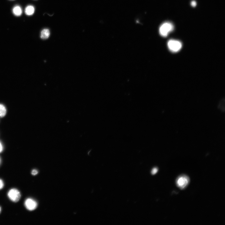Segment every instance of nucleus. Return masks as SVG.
<instances>
[{
	"mask_svg": "<svg viewBox=\"0 0 225 225\" xmlns=\"http://www.w3.org/2000/svg\"><path fill=\"white\" fill-rule=\"evenodd\" d=\"M168 47L169 49L173 53L179 51L182 47V44L180 41L175 40H170L168 42Z\"/></svg>",
	"mask_w": 225,
	"mask_h": 225,
	"instance_id": "7ed1b4c3",
	"label": "nucleus"
},
{
	"mask_svg": "<svg viewBox=\"0 0 225 225\" xmlns=\"http://www.w3.org/2000/svg\"><path fill=\"white\" fill-rule=\"evenodd\" d=\"M8 196L11 200L14 202H17L20 199L21 195L20 193L17 189H12L8 192Z\"/></svg>",
	"mask_w": 225,
	"mask_h": 225,
	"instance_id": "20e7f679",
	"label": "nucleus"
},
{
	"mask_svg": "<svg viewBox=\"0 0 225 225\" xmlns=\"http://www.w3.org/2000/svg\"><path fill=\"white\" fill-rule=\"evenodd\" d=\"M1 207H0V213H1Z\"/></svg>",
	"mask_w": 225,
	"mask_h": 225,
	"instance_id": "2eb2a0df",
	"label": "nucleus"
},
{
	"mask_svg": "<svg viewBox=\"0 0 225 225\" xmlns=\"http://www.w3.org/2000/svg\"><path fill=\"white\" fill-rule=\"evenodd\" d=\"M35 11L34 7L32 5H29L27 6L25 9V14L27 15H33Z\"/></svg>",
	"mask_w": 225,
	"mask_h": 225,
	"instance_id": "423d86ee",
	"label": "nucleus"
},
{
	"mask_svg": "<svg viewBox=\"0 0 225 225\" xmlns=\"http://www.w3.org/2000/svg\"><path fill=\"white\" fill-rule=\"evenodd\" d=\"M191 5L193 7H195L197 5V3L195 1H192L191 2Z\"/></svg>",
	"mask_w": 225,
	"mask_h": 225,
	"instance_id": "ddd939ff",
	"label": "nucleus"
},
{
	"mask_svg": "<svg viewBox=\"0 0 225 225\" xmlns=\"http://www.w3.org/2000/svg\"><path fill=\"white\" fill-rule=\"evenodd\" d=\"M190 179L188 176L182 175L179 177L176 180L177 186L181 190H183L188 185Z\"/></svg>",
	"mask_w": 225,
	"mask_h": 225,
	"instance_id": "f03ea898",
	"label": "nucleus"
},
{
	"mask_svg": "<svg viewBox=\"0 0 225 225\" xmlns=\"http://www.w3.org/2000/svg\"><path fill=\"white\" fill-rule=\"evenodd\" d=\"M7 110L5 106L2 104H0V118H3L6 115Z\"/></svg>",
	"mask_w": 225,
	"mask_h": 225,
	"instance_id": "1a4fd4ad",
	"label": "nucleus"
},
{
	"mask_svg": "<svg viewBox=\"0 0 225 225\" xmlns=\"http://www.w3.org/2000/svg\"><path fill=\"white\" fill-rule=\"evenodd\" d=\"M158 169L157 168H154L151 171V174L152 175H154L156 174L158 172Z\"/></svg>",
	"mask_w": 225,
	"mask_h": 225,
	"instance_id": "9d476101",
	"label": "nucleus"
},
{
	"mask_svg": "<svg viewBox=\"0 0 225 225\" xmlns=\"http://www.w3.org/2000/svg\"><path fill=\"white\" fill-rule=\"evenodd\" d=\"M38 171L36 169H33L32 170L31 172V174L33 175H35L38 173Z\"/></svg>",
	"mask_w": 225,
	"mask_h": 225,
	"instance_id": "f8f14e48",
	"label": "nucleus"
},
{
	"mask_svg": "<svg viewBox=\"0 0 225 225\" xmlns=\"http://www.w3.org/2000/svg\"><path fill=\"white\" fill-rule=\"evenodd\" d=\"M1 163V159H0V164Z\"/></svg>",
	"mask_w": 225,
	"mask_h": 225,
	"instance_id": "dca6fc26",
	"label": "nucleus"
},
{
	"mask_svg": "<svg viewBox=\"0 0 225 225\" xmlns=\"http://www.w3.org/2000/svg\"><path fill=\"white\" fill-rule=\"evenodd\" d=\"M50 35V31L48 29L43 30L41 32V38L42 39H46L49 38Z\"/></svg>",
	"mask_w": 225,
	"mask_h": 225,
	"instance_id": "6e6552de",
	"label": "nucleus"
},
{
	"mask_svg": "<svg viewBox=\"0 0 225 225\" xmlns=\"http://www.w3.org/2000/svg\"><path fill=\"white\" fill-rule=\"evenodd\" d=\"M174 29V26L172 23L169 22H165L160 26L159 29V33L163 37H167Z\"/></svg>",
	"mask_w": 225,
	"mask_h": 225,
	"instance_id": "f257e3e1",
	"label": "nucleus"
},
{
	"mask_svg": "<svg viewBox=\"0 0 225 225\" xmlns=\"http://www.w3.org/2000/svg\"><path fill=\"white\" fill-rule=\"evenodd\" d=\"M13 12L15 16L19 17L22 14V8L19 5H17L14 7L13 9Z\"/></svg>",
	"mask_w": 225,
	"mask_h": 225,
	"instance_id": "0eeeda50",
	"label": "nucleus"
},
{
	"mask_svg": "<svg viewBox=\"0 0 225 225\" xmlns=\"http://www.w3.org/2000/svg\"><path fill=\"white\" fill-rule=\"evenodd\" d=\"M3 146L1 143L0 142V153H1L3 151Z\"/></svg>",
	"mask_w": 225,
	"mask_h": 225,
	"instance_id": "4468645a",
	"label": "nucleus"
},
{
	"mask_svg": "<svg viewBox=\"0 0 225 225\" xmlns=\"http://www.w3.org/2000/svg\"><path fill=\"white\" fill-rule=\"evenodd\" d=\"M25 205L26 208L30 211H34L37 206L36 202L31 198L27 199L25 202Z\"/></svg>",
	"mask_w": 225,
	"mask_h": 225,
	"instance_id": "39448f33",
	"label": "nucleus"
},
{
	"mask_svg": "<svg viewBox=\"0 0 225 225\" xmlns=\"http://www.w3.org/2000/svg\"><path fill=\"white\" fill-rule=\"evenodd\" d=\"M4 186V183L3 180L0 179V190L2 189Z\"/></svg>",
	"mask_w": 225,
	"mask_h": 225,
	"instance_id": "9b49d317",
	"label": "nucleus"
}]
</instances>
